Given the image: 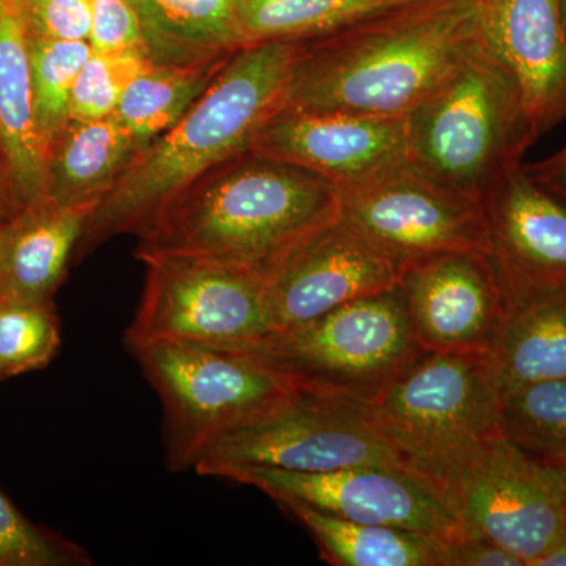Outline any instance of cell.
I'll return each mask as SVG.
<instances>
[{
	"label": "cell",
	"instance_id": "6da1fadb",
	"mask_svg": "<svg viewBox=\"0 0 566 566\" xmlns=\"http://www.w3.org/2000/svg\"><path fill=\"white\" fill-rule=\"evenodd\" d=\"M337 207L338 188L322 175L245 150L164 205L136 233V256L203 260L264 277Z\"/></svg>",
	"mask_w": 566,
	"mask_h": 566
},
{
	"label": "cell",
	"instance_id": "7a4b0ae2",
	"mask_svg": "<svg viewBox=\"0 0 566 566\" xmlns=\"http://www.w3.org/2000/svg\"><path fill=\"white\" fill-rule=\"evenodd\" d=\"M476 35V0H416L300 40L281 109L403 118Z\"/></svg>",
	"mask_w": 566,
	"mask_h": 566
},
{
	"label": "cell",
	"instance_id": "3957f363",
	"mask_svg": "<svg viewBox=\"0 0 566 566\" xmlns=\"http://www.w3.org/2000/svg\"><path fill=\"white\" fill-rule=\"evenodd\" d=\"M300 41L249 44L169 132L142 148L85 223L76 255L136 234L164 205L216 164L249 150L281 109Z\"/></svg>",
	"mask_w": 566,
	"mask_h": 566
},
{
	"label": "cell",
	"instance_id": "277c9868",
	"mask_svg": "<svg viewBox=\"0 0 566 566\" xmlns=\"http://www.w3.org/2000/svg\"><path fill=\"white\" fill-rule=\"evenodd\" d=\"M536 142L520 87L482 35L406 115V158L483 205Z\"/></svg>",
	"mask_w": 566,
	"mask_h": 566
},
{
	"label": "cell",
	"instance_id": "5b68a950",
	"mask_svg": "<svg viewBox=\"0 0 566 566\" xmlns=\"http://www.w3.org/2000/svg\"><path fill=\"white\" fill-rule=\"evenodd\" d=\"M423 352L397 285L270 334L244 353L301 389L374 405Z\"/></svg>",
	"mask_w": 566,
	"mask_h": 566
},
{
	"label": "cell",
	"instance_id": "8992f818",
	"mask_svg": "<svg viewBox=\"0 0 566 566\" xmlns=\"http://www.w3.org/2000/svg\"><path fill=\"white\" fill-rule=\"evenodd\" d=\"M371 406L405 468L431 485L502 433L485 353L423 352Z\"/></svg>",
	"mask_w": 566,
	"mask_h": 566
},
{
	"label": "cell",
	"instance_id": "52a82bcc",
	"mask_svg": "<svg viewBox=\"0 0 566 566\" xmlns=\"http://www.w3.org/2000/svg\"><path fill=\"white\" fill-rule=\"evenodd\" d=\"M126 346L161 400L166 460L175 472L192 469L216 438L296 389L249 353L178 340Z\"/></svg>",
	"mask_w": 566,
	"mask_h": 566
},
{
	"label": "cell",
	"instance_id": "ba28073f",
	"mask_svg": "<svg viewBox=\"0 0 566 566\" xmlns=\"http://www.w3.org/2000/svg\"><path fill=\"white\" fill-rule=\"evenodd\" d=\"M238 465L333 472L359 465H403L376 422L374 406L344 395L296 389L216 438L192 469L221 476Z\"/></svg>",
	"mask_w": 566,
	"mask_h": 566
},
{
	"label": "cell",
	"instance_id": "9c48e42d",
	"mask_svg": "<svg viewBox=\"0 0 566 566\" xmlns=\"http://www.w3.org/2000/svg\"><path fill=\"white\" fill-rule=\"evenodd\" d=\"M433 486L463 531L526 566L565 536L566 468L542 463L502 433Z\"/></svg>",
	"mask_w": 566,
	"mask_h": 566
},
{
	"label": "cell",
	"instance_id": "30bf717a",
	"mask_svg": "<svg viewBox=\"0 0 566 566\" xmlns=\"http://www.w3.org/2000/svg\"><path fill=\"white\" fill-rule=\"evenodd\" d=\"M337 218L401 266L438 253H490L483 205L408 158L340 186Z\"/></svg>",
	"mask_w": 566,
	"mask_h": 566
},
{
	"label": "cell",
	"instance_id": "8fae6325",
	"mask_svg": "<svg viewBox=\"0 0 566 566\" xmlns=\"http://www.w3.org/2000/svg\"><path fill=\"white\" fill-rule=\"evenodd\" d=\"M129 342L178 340L245 352L271 334L264 277L230 264L153 259Z\"/></svg>",
	"mask_w": 566,
	"mask_h": 566
},
{
	"label": "cell",
	"instance_id": "7c38bea8",
	"mask_svg": "<svg viewBox=\"0 0 566 566\" xmlns=\"http://www.w3.org/2000/svg\"><path fill=\"white\" fill-rule=\"evenodd\" d=\"M219 479L256 488L275 502L293 499L354 523L403 528L444 542L463 531L434 486L403 465H359L318 474L238 465Z\"/></svg>",
	"mask_w": 566,
	"mask_h": 566
},
{
	"label": "cell",
	"instance_id": "4fadbf2b",
	"mask_svg": "<svg viewBox=\"0 0 566 566\" xmlns=\"http://www.w3.org/2000/svg\"><path fill=\"white\" fill-rule=\"evenodd\" d=\"M401 264L335 216L264 275L271 334L398 285Z\"/></svg>",
	"mask_w": 566,
	"mask_h": 566
},
{
	"label": "cell",
	"instance_id": "5bb4252c",
	"mask_svg": "<svg viewBox=\"0 0 566 566\" xmlns=\"http://www.w3.org/2000/svg\"><path fill=\"white\" fill-rule=\"evenodd\" d=\"M398 289L424 352L490 354L509 297L490 253L446 252L406 263Z\"/></svg>",
	"mask_w": 566,
	"mask_h": 566
},
{
	"label": "cell",
	"instance_id": "9a60e30c",
	"mask_svg": "<svg viewBox=\"0 0 566 566\" xmlns=\"http://www.w3.org/2000/svg\"><path fill=\"white\" fill-rule=\"evenodd\" d=\"M249 150L296 164L340 188L406 158V117L279 109Z\"/></svg>",
	"mask_w": 566,
	"mask_h": 566
},
{
	"label": "cell",
	"instance_id": "2e32d148",
	"mask_svg": "<svg viewBox=\"0 0 566 566\" xmlns=\"http://www.w3.org/2000/svg\"><path fill=\"white\" fill-rule=\"evenodd\" d=\"M490 256L510 301L566 289V202L527 174L524 163L486 197Z\"/></svg>",
	"mask_w": 566,
	"mask_h": 566
},
{
	"label": "cell",
	"instance_id": "e0dca14e",
	"mask_svg": "<svg viewBox=\"0 0 566 566\" xmlns=\"http://www.w3.org/2000/svg\"><path fill=\"white\" fill-rule=\"evenodd\" d=\"M479 31L520 87L536 139L566 120L562 0H476Z\"/></svg>",
	"mask_w": 566,
	"mask_h": 566
},
{
	"label": "cell",
	"instance_id": "ac0fdd59",
	"mask_svg": "<svg viewBox=\"0 0 566 566\" xmlns=\"http://www.w3.org/2000/svg\"><path fill=\"white\" fill-rule=\"evenodd\" d=\"M95 208L41 196L0 223V300L52 301Z\"/></svg>",
	"mask_w": 566,
	"mask_h": 566
},
{
	"label": "cell",
	"instance_id": "d6986e66",
	"mask_svg": "<svg viewBox=\"0 0 566 566\" xmlns=\"http://www.w3.org/2000/svg\"><path fill=\"white\" fill-rule=\"evenodd\" d=\"M0 158L17 211L44 192L48 153L33 109L28 35L10 3H0Z\"/></svg>",
	"mask_w": 566,
	"mask_h": 566
},
{
	"label": "cell",
	"instance_id": "ffe728a7",
	"mask_svg": "<svg viewBox=\"0 0 566 566\" xmlns=\"http://www.w3.org/2000/svg\"><path fill=\"white\" fill-rule=\"evenodd\" d=\"M145 52L156 65H193L232 57L249 46L237 0H129Z\"/></svg>",
	"mask_w": 566,
	"mask_h": 566
},
{
	"label": "cell",
	"instance_id": "44dd1931",
	"mask_svg": "<svg viewBox=\"0 0 566 566\" xmlns=\"http://www.w3.org/2000/svg\"><path fill=\"white\" fill-rule=\"evenodd\" d=\"M140 151L115 115L70 120L48 151L43 196L65 205H98Z\"/></svg>",
	"mask_w": 566,
	"mask_h": 566
},
{
	"label": "cell",
	"instance_id": "7402d4cb",
	"mask_svg": "<svg viewBox=\"0 0 566 566\" xmlns=\"http://www.w3.org/2000/svg\"><path fill=\"white\" fill-rule=\"evenodd\" d=\"M488 357L501 394L532 382L566 378V289L510 301Z\"/></svg>",
	"mask_w": 566,
	"mask_h": 566
},
{
	"label": "cell",
	"instance_id": "603a6c76",
	"mask_svg": "<svg viewBox=\"0 0 566 566\" xmlns=\"http://www.w3.org/2000/svg\"><path fill=\"white\" fill-rule=\"evenodd\" d=\"M314 536L335 566H446L444 539L403 528L354 523L293 499L277 501Z\"/></svg>",
	"mask_w": 566,
	"mask_h": 566
},
{
	"label": "cell",
	"instance_id": "cb8c5ba5",
	"mask_svg": "<svg viewBox=\"0 0 566 566\" xmlns=\"http://www.w3.org/2000/svg\"><path fill=\"white\" fill-rule=\"evenodd\" d=\"M230 59L181 66L151 63L129 85L114 115L145 148L191 109Z\"/></svg>",
	"mask_w": 566,
	"mask_h": 566
},
{
	"label": "cell",
	"instance_id": "d4e9b609",
	"mask_svg": "<svg viewBox=\"0 0 566 566\" xmlns=\"http://www.w3.org/2000/svg\"><path fill=\"white\" fill-rule=\"evenodd\" d=\"M416 0H237L249 44L327 35Z\"/></svg>",
	"mask_w": 566,
	"mask_h": 566
},
{
	"label": "cell",
	"instance_id": "484cf974",
	"mask_svg": "<svg viewBox=\"0 0 566 566\" xmlns=\"http://www.w3.org/2000/svg\"><path fill=\"white\" fill-rule=\"evenodd\" d=\"M501 431L542 463L566 468V378L502 392Z\"/></svg>",
	"mask_w": 566,
	"mask_h": 566
},
{
	"label": "cell",
	"instance_id": "4316f807",
	"mask_svg": "<svg viewBox=\"0 0 566 566\" xmlns=\"http://www.w3.org/2000/svg\"><path fill=\"white\" fill-rule=\"evenodd\" d=\"M92 51L91 41L28 36L33 109L46 153L71 120L74 84Z\"/></svg>",
	"mask_w": 566,
	"mask_h": 566
},
{
	"label": "cell",
	"instance_id": "83f0119b",
	"mask_svg": "<svg viewBox=\"0 0 566 566\" xmlns=\"http://www.w3.org/2000/svg\"><path fill=\"white\" fill-rule=\"evenodd\" d=\"M61 344L52 301L0 300V381L46 368Z\"/></svg>",
	"mask_w": 566,
	"mask_h": 566
},
{
	"label": "cell",
	"instance_id": "f1b7e54d",
	"mask_svg": "<svg viewBox=\"0 0 566 566\" xmlns=\"http://www.w3.org/2000/svg\"><path fill=\"white\" fill-rule=\"evenodd\" d=\"M151 63L140 46L93 50L74 84L71 120H99L114 115L129 85Z\"/></svg>",
	"mask_w": 566,
	"mask_h": 566
},
{
	"label": "cell",
	"instance_id": "f546056e",
	"mask_svg": "<svg viewBox=\"0 0 566 566\" xmlns=\"http://www.w3.org/2000/svg\"><path fill=\"white\" fill-rule=\"evenodd\" d=\"M85 564V551L32 524L0 491V566Z\"/></svg>",
	"mask_w": 566,
	"mask_h": 566
},
{
	"label": "cell",
	"instance_id": "4dcf8cb0",
	"mask_svg": "<svg viewBox=\"0 0 566 566\" xmlns=\"http://www.w3.org/2000/svg\"><path fill=\"white\" fill-rule=\"evenodd\" d=\"M9 3L28 36L91 41L87 0H9Z\"/></svg>",
	"mask_w": 566,
	"mask_h": 566
},
{
	"label": "cell",
	"instance_id": "1f68e13d",
	"mask_svg": "<svg viewBox=\"0 0 566 566\" xmlns=\"http://www.w3.org/2000/svg\"><path fill=\"white\" fill-rule=\"evenodd\" d=\"M87 3L92 18L93 50L144 48L139 21L129 0H87Z\"/></svg>",
	"mask_w": 566,
	"mask_h": 566
},
{
	"label": "cell",
	"instance_id": "d6a6232c",
	"mask_svg": "<svg viewBox=\"0 0 566 566\" xmlns=\"http://www.w3.org/2000/svg\"><path fill=\"white\" fill-rule=\"evenodd\" d=\"M446 566H526L520 557L485 536L461 531L446 543Z\"/></svg>",
	"mask_w": 566,
	"mask_h": 566
},
{
	"label": "cell",
	"instance_id": "836d02e7",
	"mask_svg": "<svg viewBox=\"0 0 566 566\" xmlns=\"http://www.w3.org/2000/svg\"><path fill=\"white\" fill-rule=\"evenodd\" d=\"M524 167L536 182L566 202V145L549 158L524 164Z\"/></svg>",
	"mask_w": 566,
	"mask_h": 566
},
{
	"label": "cell",
	"instance_id": "e575fe53",
	"mask_svg": "<svg viewBox=\"0 0 566 566\" xmlns=\"http://www.w3.org/2000/svg\"><path fill=\"white\" fill-rule=\"evenodd\" d=\"M14 212H17V205H14L13 196H11L6 166H3L2 158H0V223L6 222Z\"/></svg>",
	"mask_w": 566,
	"mask_h": 566
},
{
	"label": "cell",
	"instance_id": "d590c367",
	"mask_svg": "<svg viewBox=\"0 0 566 566\" xmlns=\"http://www.w3.org/2000/svg\"><path fill=\"white\" fill-rule=\"evenodd\" d=\"M532 566H566V536L546 549Z\"/></svg>",
	"mask_w": 566,
	"mask_h": 566
},
{
	"label": "cell",
	"instance_id": "8d00e7d4",
	"mask_svg": "<svg viewBox=\"0 0 566 566\" xmlns=\"http://www.w3.org/2000/svg\"><path fill=\"white\" fill-rule=\"evenodd\" d=\"M562 7H564V14L566 20V0H562Z\"/></svg>",
	"mask_w": 566,
	"mask_h": 566
},
{
	"label": "cell",
	"instance_id": "74e56055",
	"mask_svg": "<svg viewBox=\"0 0 566 566\" xmlns=\"http://www.w3.org/2000/svg\"><path fill=\"white\" fill-rule=\"evenodd\" d=\"M565 536H566V509H565Z\"/></svg>",
	"mask_w": 566,
	"mask_h": 566
},
{
	"label": "cell",
	"instance_id": "f35d334b",
	"mask_svg": "<svg viewBox=\"0 0 566 566\" xmlns=\"http://www.w3.org/2000/svg\"><path fill=\"white\" fill-rule=\"evenodd\" d=\"M9 2V0H0V3Z\"/></svg>",
	"mask_w": 566,
	"mask_h": 566
}]
</instances>
